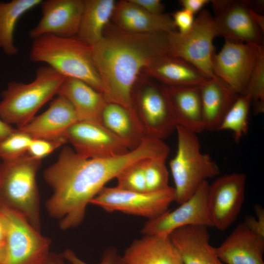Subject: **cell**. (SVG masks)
<instances>
[{"label":"cell","instance_id":"6da1fadb","mask_svg":"<svg viewBox=\"0 0 264 264\" xmlns=\"http://www.w3.org/2000/svg\"><path fill=\"white\" fill-rule=\"evenodd\" d=\"M158 140L146 138L136 148L118 156L86 158L65 146L57 161L44 172L53 194L46 203L49 214L60 220L64 230L76 227L83 220L88 205L105 184L129 165L147 158L162 156Z\"/></svg>","mask_w":264,"mask_h":264},{"label":"cell","instance_id":"7a4b0ae2","mask_svg":"<svg viewBox=\"0 0 264 264\" xmlns=\"http://www.w3.org/2000/svg\"><path fill=\"white\" fill-rule=\"evenodd\" d=\"M167 34L129 32L111 22L107 25L102 39L92 46L106 102L133 110L132 95L137 79L155 59L169 54Z\"/></svg>","mask_w":264,"mask_h":264},{"label":"cell","instance_id":"3957f363","mask_svg":"<svg viewBox=\"0 0 264 264\" xmlns=\"http://www.w3.org/2000/svg\"><path fill=\"white\" fill-rule=\"evenodd\" d=\"M29 58L33 62L46 64L65 77L82 80L103 93L102 82L92 59V46L77 36L46 34L33 39Z\"/></svg>","mask_w":264,"mask_h":264},{"label":"cell","instance_id":"277c9868","mask_svg":"<svg viewBox=\"0 0 264 264\" xmlns=\"http://www.w3.org/2000/svg\"><path fill=\"white\" fill-rule=\"evenodd\" d=\"M66 77L49 66L38 68L34 80L29 83L12 82L2 91L0 118L21 128L29 123L37 112L57 95Z\"/></svg>","mask_w":264,"mask_h":264},{"label":"cell","instance_id":"5b68a950","mask_svg":"<svg viewBox=\"0 0 264 264\" xmlns=\"http://www.w3.org/2000/svg\"><path fill=\"white\" fill-rule=\"evenodd\" d=\"M42 160L26 154L0 164V203L22 215L40 231V201L36 176Z\"/></svg>","mask_w":264,"mask_h":264},{"label":"cell","instance_id":"8992f818","mask_svg":"<svg viewBox=\"0 0 264 264\" xmlns=\"http://www.w3.org/2000/svg\"><path fill=\"white\" fill-rule=\"evenodd\" d=\"M177 148L169 162L175 187V201H186L207 179L220 174L216 163L201 151L197 134L176 126Z\"/></svg>","mask_w":264,"mask_h":264},{"label":"cell","instance_id":"52a82bcc","mask_svg":"<svg viewBox=\"0 0 264 264\" xmlns=\"http://www.w3.org/2000/svg\"><path fill=\"white\" fill-rule=\"evenodd\" d=\"M218 36L213 16L207 9H202L188 31L167 33L168 54L188 62L208 78L217 79L212 61L215 53L213 40Z\"/></svg>","mask_w":264,"mask_h":264},{"label":"cell","instance_id":"ba28073f","mask_svg":"<svg viewBox=\"0 0 264 264\" xmlns=\"http://www.w3.org/2000/svg\"><path fill=\"white\" fill-rule=\"evenodd\" d=\"M132 105L148 136L163 140L176 130L165 86L143 73L133 87Z\"/></svg>","mask_w":264,"mask_h":264},{"label":"cell","instance_id":"9c48e42d","mask_svg":"<svg viewBox=\"0 0 264 264\" xmlns=\"http://www.w3.org/2000/svg\"><path fill=\"white\" fill-rule=\"evenodd\" d=\"M6 224L3 264H43L51 242L42 236L19 212L1 206Z\"/></svg>","mask_w":264,"mask_h":264},{"label":"cell","instance_id":"30bf717a","mask_svg":"<svg viewBox=\"0 0 264 264\" xmlns=\"http://www.w3.org/2000/svg\"><path fill=\"white\" fill-rule=\"evenodd\" d=\"M175 200L173 187L154 192H138L117 186L104 187L90 204L108 212L124 213L154 219L166 211Z\"/></svg>","mask_w":264,"mask_h":264},{"label":"cell","instance_id":"8fae6325","mask_svg":"<svg viewBox=\"0 0 264 264\" xmlns=\"http://www.w3.org/2000/svg\"><path fill=\"white\" fill-rule=\"evenodd\" d=\"M263 45L225 39L212 64L214 74L239 95L244 94Z\"/></svg>","mask_w":264,"mask_h":264},{"label":"cell","instance_id":"7c38bea8","mask_svg":"<svg viewBox=\"0 0 264 264\" xmlns=\"http://www.w3.org/2000/svg\"><path fill=\"white\" fill-rule=\"evenodd\" d=\"M246 183V175L234 173L220 176L209 185L207 206L213 227L223 231L236 220L243 203Z\"/></svg>","mask_w":264,"mask_h":264},{"label":"cell","instance_id":"4fadbf2b","mask_svg":"<svg viewBox=\"0 0 264 264\" xmlns=\"http://www.w3.org/2000/svg\"><path fill=\"white\" fill-rule=\"evenodd\" d=\"M209 185L208 181H205L178 207L149 220L142 229L143 234L168 237L175 230L186 226L213 227L207 206Z\"/></svg>","mask_w":264,"mask_h":264},{"label":"cell","instance_id":"5bb4252c","mask_svg":"<svg viewBox=\"0 0 264 264\" xmlns=\"http://www.w3.org/2000/svg\"><path fill=\"white\" fill-rule=\"evenodd\" d=\"M64 137L78 154L86 158L115 156L130 151L99 122L79 120L67 130Z\"/></svg>","mask_w":264,"mask_h":264},{"label":"cell","instance_id":"9a60e30c","mask_svg":"<svg viewBox=\"0 0 264 264\" xmlns=\"http://www.w3.org/2000/svg\"><path fill=\"white\" fill-rule=\"evenodd\" d=\"M219 36L233 41L263 45V33L255 22L248 0H211Z\"/></svg>","mask_w":264,"mask_h":264},{"label":"cell","instance_id":"2e32d148","mask_svg":"<svg viewBox=\"0 0 264 264\" xmlns=\"http://www.w3.org/2000/svg\"><path fill=\"white\" fill-rule=\"evenodd\" d=\"M42 17L29 32L32 39L51 34L60 37L77 36L84 7V0H42Z\"/></svg>","mask_w":264,"mask_h":264},{"label":"cell","instance_id":"e0dca14e","mask_svg":"<svg viewBox=\"0 0 264 264\" xmlns=\"http://www.w3.org/2000/svg\"><path fill=\"white\" fill-rule=\"evenodd\" d=\"M57 96L45 111L18 129L32 139L64 138L67 130L80 119L72 105L63 96Z\"/></svg>","mask_w":264,"mask_h":264},{"label":"cell","instance_id":"ac0fdd59","mask_svg":"<svg viewBox=\"0 0 264 264\" xmlns=\"http://www.w3.org/2000/svg\"><path fill=\"white\" fill-rule=\"evenodd\" d=\"M111 21L121 29L132 33H169L177 31L170 15L150 13L130 0L116 2Z\"/></svg>","mask_w":264,"mask_h":264},{"label":"cell","instance_id":"d6986e66","mask_svg":"<svg viewBox=\"0 0 264 264\" xmlns=\"http://www.w3.org/2000/svg\"><path fill=\"white\" fill-rule=\"evenodd\" d=\"M208 228L204 225L186 226L170 235L183 264H224L219 258L216 248L210 243Z\"/></svg>","mask_w":264,"mask_h":264},{"label":"cell","instance_id":"ffe728a7","mask_svg":"<svg viewBox=\"0 0 264 264\" xmlns=\"http://www.w3.org/2000/svg\"><path fill=\"white\" fill-rule=\"evenodd\" d=\"M216 251L224 264H264V238L251 232L242 222Z\"/></svg>","mask_w":264,"mask_h":264},{"label":"cell","instance_id":"44dd1931","mask_svg":"<svg viewBox=\"0 0 264 264\" xmlns=\"http://www.w3.org/2000/svg\"><path fill=\"white\" fill-rule=\"evenodd\" d=\"M142 73L167 87L200 86L209 79L188 62L169 54L155 59Z\"/></svg>","mask_w":264,"mask_h":264},{"label":"cell","instance_id":"7402d4cb","mask_svg":"<svg viewBox=\"0 0 264 264\" xmlns=\"http://www.w3.org/2000/svg\"><path fill=\"white\" fill-rule=\"evenodd\" d=\"M164 86L176 126L196 134L204 131L199 86Z\"/></svg>","mask_w":264,"mask_h":264},{"label":"cell","instance_id":"603a6c76","mask_svg":"<svg viewBox=\"0 0 264 264\" xmlns=\"http://www.w3.org/2000/svg\"><path fill=\"white\" fill-rule=\"evenodd\" d=\"M99 122L120 139L129 150L137 148L148 136L133 110L106 102Z\"/></svg>","mask_w":264,"mask_h":264},{"label":"cell","instance_id":"cb8c5ba5","mask_svg":"<svg viewBox=\"0 0 264 264\" xmlns=\"http://www.w3.org/2000/svg\"><path fill=\"white\" fill-rule=\"evenodd\" d=\"M122 257L125 264H183L169 237L144 235L134 241Z\"/></svg>","mask_w":264,"mask_h":264},{"label":"cell","instance_id":"d4e9b609","mask_svg":"<svg viewBox=\"0 0 264 264\" xmlns=\"http://www.w3.org/2000/svg\"><path fill=\"white\" fill-rule=\"evenodd\" d=\"M199 89L205 130L217 131L239 95L219 78L208 79Z\"/></svg>","mask_w":264,"mask_h":264},{"label":"cell","instance_id":"484cf974","mask_svg":"<svg viewBox=\"0 0 264 264\" xmlns=\"http://www.w3.org/2000/svg\"><path fill=\"white\" fill-rule=\"evenodd\" d=\"M57 95L63 96L72 105L80 120L99 122L100 112L106 101L102 93L87 83L66 77Z\"/></svg>","mask_w":264,"mask_h":264},{"label":"cell","instance_id":"4316f807","mask_svg":"<svg viewBox=\"0 0 264 264\" xmlns=\"http://www.w3.org/2000/svg\"><path fill=\"white\" fill-rule=\"evenodd\" d=\"M116 2L114 0H84L77 36L91 46L97 44L111 21Z\"/></svg>","mask_w":264,"mask_h":264},{"label":"cell","instance_id":"83f0119b","mask_svg":"<svg viewBox=\"0 0 264 264\" xmlns=\"http://www.w3.org/2000/svg\"><path fill=\"white\" fill-rule=\"evenodd\" d=\"M42 0L0 1V48L7 55L18 53L14 41L15 26L20 18L41 4Z\"/></svg>","mask_w":264,"mask_h":264},{"label":"cell","instance_id":"f1b7e54d","mask_svg":"<svg viewBox=\"0 0 264 264\" xmlns=\"http://www.w3.org/2000/svg\"><path fill=\"white\" fill-rule=\"evenodd\" d=\"M251 107L249 99L245 95H239L225 115L218 131H230L235 142L239 143L247 132Z\"/></svg>","mask_w":264,"mask_h":264},{"label":"cell","instance_id":"f546056e","mask_svg":"<svg viewBox=\"0 0 264 264\" xmlns=\"http://www.w3.org/2000/svg\"><path fill=\"white\" fill-rule=\"evenodd\" d=\"M256 114L264 111V50L260 54L244 94Z\"/></svg>","mask_w":264,"mask_h":264},{"label":"cell","instance_id":"4dcf8cb0","mask_svg":"<svg viewBox=\"0 0 264 264\" xmlns=\"http://www.w3.org/2000/svg\"><path fill=\"white\" fill-rule=\"evenodd\" d=\"M165 160L159 158H147L143 160L148 192L166 189L169 185V172Z\"/></svg>","mask_w":264,"mask_h":264},{"label":"cell","instance_id":"1f68e13d","mask_svg":"<svg viewBox=\"0 0 264 264\" xmlns=\"http://www.w3.org/2000/svg\"><path fill=\"white\" fill-rule=\"evenodd\" d=\"M32 139L27 133L15 129L0 142V158L11 160L26 154Z\"/></svg>","mask_w":264,"mask_h":264},{"label":"cell","instance_id":"d6a6232c","mask_svg":"<svg viewBox=\"0 0 264 264\" xmlns=\"http://www.w3.org/2000/svg\"><path fill=\"white\" fill-rule=\"evenodd\" d=\"M143 159L129 165L117 176L116 177L117 187L130 191L148 192L143 163Z\"/></svg>","mask_w":264,"mask_h":264},{"label":"cell","instance_id":"836d02e7","mask_svg":"<svg viewBox=\"0 0 264 264\" xmlns=\"http://www.w3.org/2000/svg\"><path fill=\"white\" fill-rule=\"evenodd\" d=\"M66 143L67 142L64 138L56 139H32L27 154L33 158L42 160Z\"/></svg>","mask_w":264,"mask_h":264},{"label":"cell","instance_id":"e575fe53","mask_svg":"<svg viewBox=\"0 0 264 264\" xmlns=\"http://www.w3.org/2000/svg\"><path fill=\"white\" fill-rule=\"evenodd\" d=\"M63 255L65 259L73 264H89L77 257L71 250H66ZM98 264H125L122 256H120L117 250L114 247H109L104 252L101 262Z\"/></svg>","mask_w":264,"mask_h":264},{"label":"cell","instance_id":"d590c367","mask_svg":"<svg viewBox=\"0 0 264 264\" xmlns=\"http://www.w3.org/2000/svg\"><path fill=\"white\" fill-rule=\"evenodd\" d=\"M254 208L256 217L247 215L245 217L243 222L251 232L264 238V208L259 204H256Z\"/></svg>","mask_w":264,"mask_h":264},{"label":"cell","instance_id":"8d00e7d4","mask_svg":"<svg viewBox=\"0 0 264 264\" xmlns=\"http://www.w3.org/2000/svg\"><path fill=\"white\" fill-rule=\"evenodd\" d=\"M172 18L176 29H178L177 31L181 33L188 31L192 26L195 21L194 15L183 8L174 12Z\"/></svg>","mask_w":264,"mask_h":264},{"label":"cell","instance_id":"74e56055","mask_svg":"<svg viewBox=\"0 0 264 264\" xmlns=\"http://www.w3.org/2000/svg\"><path fill=\"white\" fill-rule=\"evenodd\" d=\"M145 11L154 14L164 13V5L160 0H130Z\"/></svg>","mask_w":264,"mask_h":264},{"label":"cell","instance_id":"f35d334b","mask_svg":"<svg viewBox=\"0 0 264 264\" xmlns=\"http://www.w3.org/2000/svg\"><path fill=\"white\" fill-rule=\"evenodd\" d=\"M210 2L209 0H180L179 3L183 9L188 10L194 15L200 12L203 7Z\"/></svg>","mask_w":264,"mask_h":264},{"label":"cell","instance_id":"ab89813d","mask_svg":"<svg viewBox=\"0 0 264 264\" xmlns=\"http://www.w3.org/2000/svg\"><path fill=\"white\" fill-rule=\"evenodd\" d=\"M63 254H58L54 253H49L47 258L43 264H73L68 261H65Z\"/></svg>","mask_w":264,"mask_h":264},{"label":"cell","instance_id":"60d3db41","mask_svg":"<svg viewBox=\"0 0 264 264\" xmlns=\"http://www.w3.org/2000/svg\"><path fill=\"white\" fill-rule=\"evenodd\" d=\"M15 129L0 118V142L13 132Z\"/></svg>","mask_w":264,"mask_h":264},{"label":"cell","instance_id":"b9f144b4","mask_svg":"<svg viewBox=\"0 0 264 264\" xmlns=\"http://www.w3.org/2000/svg\"><path fill=\"white\" fill-rule=\"evenodd\" d=\"M6 237V224L4 218L0 211V245H5Z\"/></svg>","mask_w":264,"mask_h":264},{"label":"cell","instance_id":"7bdbcfd3","mask_svg":"<svg viewBox=\"0 0 264 264\" xmlns=\"http://www.w3.org/2000/svg\"><path fill=\"white\" fill-rule=\"evenodd\" d=\"M252 16L258 25L259 27L262 32L264 33V17L262 15L258 13L253 10L251 11Z\"/></svg>","mask_w":264,"mask_h":264},{"label":"cell","instance_id":"ee69618b","mask_svg":"<svg viewBox=\"0 0 264 264\" xmlns=\"http://www.w3.org/2000/svg\"><path fill=\"white\" fill-rule=\"evenodd\" d=\"M4 257V245H0V264H3Z\"/></svg>","mask_w":264,"mask_h":264},{"label":"cell","instance_id":"f6af8a7d","mask_svg":"<svg viewBox=\"0 0 264 264\" xmlns=\"http://www.w3.org/2000/svg\"><path fill=\"white\" fill-rule=\"evenodd\" d=\"M1 207V204H0V207Z\"/></svg>","mask_w":264,"mask_h":264}]
</instances>
